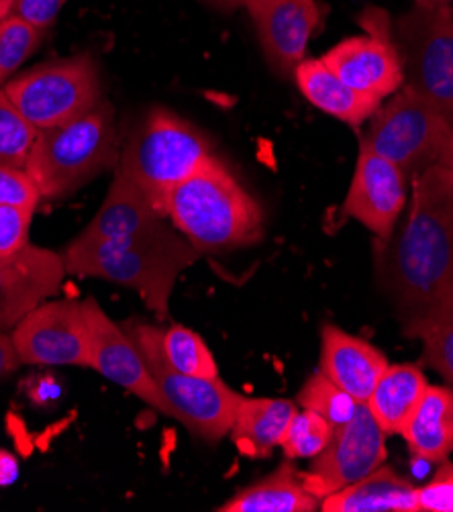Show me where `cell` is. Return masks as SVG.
Here are the masks:
<instances>
[{"label":"cell","mask_w":453,"mask_h":512,"mask_svg":"<svg viewBox=\"0 0 453 512\" xmlns=\"http://www.w3.org/2000/svg\"><path fill=\"white\" fill-rule=\"evenodd\" d=\"M382 272L409 337L453 311V170L433 166L413 178L411 213Z\"/></svg>","instance_id":"cell-1"},{"label":"cell","mask_w":453,"mask_h":512,"mask_svg":"<svg viewBox=\"0 0 453 512\" xmlns=\"http://www.w3.org/2000/svg\"><path fill=\"white\" fill-rule=\"evenodd\" d=\"M198 258L200 251L164 219L121 237L94 241L76 237L62 253L68 274L96 276L133 288L147 309L160 317H168L178 276Z\"/></svg>","instance_id":"cell-2"},{"label":"cell","mask_w":453,"mask_h":512,"mask_svg":"<svg viewBox=\"0 0 453 512\" xmlns=\"http://www.w3.org/2000/svg\"><path fill=\"white\" fill-rule=\"evenodd\" d=\"M166 217L200 253L245 247L264 235L260 204L217 158L170 192Z\"/></svg>","instance_id":"cell-3"},{"label":"cell","mask_w":453,"mask_h":512,"mask_svg":"<svg viewBox=\"0 0 453 512\" xmlns=\"http://www.w3.org/2000/svg\"><path fill=\"white\" fill-rule=\"evenodd\" d=\"M117 131L107 102L35 137L25 172L41 198H64L88 180L117 166Z\"/></svg>","instance_id":"cell-4"},{"label":"cell","mask_w":453,"mask_h":512,"mask_svg":"<svg viewBox=\"0 0 453 512\" xmlns=\"http://www.w3.org/2000/svg\"><path fill=\"white\" fill-rule=\"evenodd\" d=\"M209 139L166 109H151L123 147L117 170L166 217L170 192L213 160Z\"/></svg>","instance_id":"cell-5"},{"label":"cell","mask_w":453,"mask_h":512,"mask_svg":"<svg viewBox=\"0 0 453 512\" xmlns=\"http://www.w3.org/2000/svg\"><path fill=\"white\" fill-rule=\"evenodd\" d=\"M127 333L166 400L168 417L178 419L190 433L207 441L223 439L233 427L243 396L221 378H200L176 370L164 355L162 329L131 323Z\"/></svg>","instance_id":"cell-6"},{"label":"cell","mask_w":453,"mask_h":512,"mask_svg":"<svg viewBox=\"0 0 453 512\" xmlns=\"http://www.w3.org/2000/svg\"><path fill=\"white\" fill-rule=\"evenodd\" d=\"M374 117L360 145L396 164L407 180L433 166L453 170V123L431 102L402 86Z\"/></svg>","instance_id":"cell-7"},{"label":"cell","mask_w":453,"mask_h":512,"mask_svg":"<svg viewBox=\"0 0 453 512\" xmlns=\"http://www.w3.org/2000/svg\"><path fill=\"white\" fill-rule=\"evenodd\" d=\"M390 39L400 60L402 86L413 90L453 123V11L449 3L415 5Z\"/></svg>","instance_id":"cell-8"},{"label":"cell","mask_w":453,"mask_h":512,"mask_svg":"<svg viewBox=\"0 0 453 512\" xmlns=\"http://www.w3.org/2000/svg\"><path fill=\"white\" fill-rule=\"evenodd\" d=\"M5 92L37 131L64 125L100 102L98 72L90 56L37 66L13 80Z\"/></svg>","instance_id":"cell-9"},{"label":"cell","mask_w":453,"mask_h":512,"mask_svg":"<svg viewBox=\"0 0 453 512\" xmlns=\"http://www.w3.org/2000/svg\"><path fill=\"white\" fill-rule=\"evenodd\" d=\"M386 433L372 417L366 402H358L356 413L335 433L329 445L315 457L309 474L302 476L307 490L319 500L354 484L374 470L386 459Z\"/></svg>","instance_id":"cell-10"},{"label":"cell","mask_w":453,"mask_h":512,"mask_svg":"<svg viewBox=\"0 0 453 512\" xmlns=\"http://www.w3.org/2000/svg\"><path fill=\"white\" fill-rule=\"evenodd\" d=\"M11 341L21 364L90 368L88 329L78 300L41 302L11 329Z\"/></svg>","instance_id":"cell-11"},{"label":"cell","mask_w":453,"mask_h":512,"mask_svg":"<svg viewBox=\"0 0 453 512\" xmlns=\"http://www.w3.org/2000/svg\"><path fill=\"white\" fill-rule=\"evenodd\" d=\"M360 23L370 37H349L331 47L321 62L347 86L384 100L402 86L400 60L390 39V21L368 9Z\"/></svg>","instance_id":"cell-12"},{"label":"cell","mask_w":453,"mask_h":512,"mask_svg":"<svg viewBox=\"0 0 453 512\" xmlns=\"http://www.w3.org/2000/svg\"><path fill=\"white\" fill-rule=\"evenodd\" d=\"M82 311L88 329L90 368L129 390L149 406H154L156 411L168 415L166 400L162 398L154 378H151L131 335L113 323L92 298L82 302Z\"/></svg>","instance_id":"cell-13"},{"label":"cell","mask_w":453,"mask_h":512,"mask_svg":"<svg viewBox=\"0 0 453 512\" xmlns=\"http://www.w3.org/2000/svg\"><path fill=\"white\" fill-rule=\"evenodd\" d=\"M407 176L380 153L360 145V156L347 192L343 215L388 241L407 204Z\"/></svg>","instance_id":"cell-14"},{"label":"cell","mask_w":453,"mask_h":512,"mask_svg":"<svg viewBox=\"0 0 453 512\" xmlns=\"http://www.w3.org/2000/svg\"><path fill=\"white\" fill-rule=\"evenodd\" d=\"M243 7L258 29L270 66L280 74L296 72L321 23L317 0H243Z\"/></svg>","instance_id":"cell-15"},{"label":"cell","mask_w":453,"mask_h":512,"mask_svg":"<svg viewBox=\"0 0 453 512\" xmlns=\"http://www.w3.org/2000/svg\"><path fill=\"white\" fill-rule=\"evenodd\" d=\"M66 274L60 253L35 245L0 258V331L13 329L35 306L56 296Z\"/></svg>","instance_id":"cell-16"},{"label":"cell","mask_w":453,"mask_h":512,"mask_svg":"<svg viewBox=\"0 0 453 512\" xmlns=\"http://www.w3.org/2000/svg\"><path fill=\"white\" fill-rule=\"evenodd\" d=\"M388 366L386 355L374 345L339 327H323L321 372L351 398L366 402Z\"/></svg>","instance_id":"cell-17"},{"label":"cell","mask_w":453,"mask_h":512,"mask_svg":"<svg viewBox=\"0 0 453 512\" xmlns=\"http://www.w3.org/2000/svg\"><path fill=\"white\" fill-rule=\"evenodd\" d=\"M294 78L311 105L351 127H360L380 111V98L347 86L321 60H305Z\"/></svg>","instance_id":"cell-18"},{"label":"cell","mask_w":453,"mask_h":512,"mask_svg":"<svg viewBox=\"0 0 453 512\" xmlns=\"http://www.w3.org/2000/svg\"><path fill=\"white\" fill-rule=\"evenodd\" d=\"M325 512H419L417 488L390 468H378L366 478L321 500Z\"/></svg>","instance_id":"cell-19"},{"label":"cell","mask_w":453,"mask_h":512,"mask_svg":"<svg viewBox=\"0 0 453 512\" xmlns=\"http://www.w3.org/2000/svg\"><path fill=\"white\" fill-rule=\"evenodd\" d=\"M298 404L284 398L243 396L231 427V439L247 457H266L280 445Z\"/></svg>","instance_id":"cell-20"},{"label":"cell","mask_w":453,"mask_h":512,"mask_svg":"<svg viewBox=\"0 0 453 512\" xmlns=\"http://www.w3.org/2000/svg\"><path fill=\"white\" fill-rule=\"evenodd\" d=\"M427 388V378L417 366H388L366 404L380 429L386 435H396L402 433V429L411 421Z\"/></svg>","instance_id":"cell-21"},{"label":"cell","mask_w":453,"mask_h":512,"mask_svg":"<svg viewBox=\"0 0 453 512\" xmlns=\"http://www.w3.org/2000/svg\"><path fill=\"white\" fill-rule=\"evenodd\" d=\"M166 219L129 178L121 172H115V182L98 209L96 217L84 229L80 239H111L135 233L151 223Z\"/></svg>","instance_id":"cell-22"},{"label":"cell","mask_w":453,"mask_h":512,"mask_svg":"<svg viewBox=\"0 0 453 512\" xmlns=\"http://www.w3.org/2000/svg\"><path fill=\"white\" fill-rule=\"evenodd\" d=\"M321 500L313 496L302 476L290 462H284L268 478L251 484L227 500L221 512H313Z\"/></svg>","instance_id":"cell-23"},{"label":"cell","mask_w":453,"mask_h":512,"mask_svg":"<svg viewBox=\"0 0 453 512\" xmlns=\"http://www.w3.org/2000/svg\"><path fill=\"white\" fill-rule=\"evenodd\" d=\"M402 435L413 455L427 462L447 459L453 451V390L429 386Z\"/></svg>","instance_id":"cell-24"},{"label":"cell","mask_w":453,"mask_h":512,"mask_svg":"<svg viewBox=\"0 0 453 512\" xmlns=\"http://www.w3.org/2000/svg\"><path fill=\"white\" fill-rule=\"evenodd\" d=\"M162 349L176 370L200 378H219L215 357L198 333L180 325L170 327L162 331Z\"/></svg>","instance_id":"cell-25"},{"label":"cell","mask_w":453,"mask_h":512,"mask_svg":"<svg viewBox=\"0 0 453 512\" xmlns=\"http://www.w3.org/2000/svg\"><path fill=\"white\" fill-rule=\"evenodd\" d=\"M296 404L321 415L333 427H341L356 413L358 400L351 398L335 382H331L323 372L311 376L296 396Z\"/></svg>","instance_id":"cell-26"},{"label":"cell","mask_w":453,"mask_h":512,"mask_svg":"<svg viewBox=\"0 0 453 512\" xmlns=\"http://www.w3.org/2000/svg\"><path fill=\"white\" fill-rule=\"evenodd\" d=\"M37 129L19 113L5 90H0V166L25 170Z\"/></svg>","instance_id":"cell-27"},{"label":"cell","mask_w":453,"mask_h":512,"mask_svg":"<svg viewBox=\"0 0 453 512\" xmlns=\"http://www.w3.org/2000/svg\"><path fill=\"white\" fill-rule=\"evenodd\" d=\"M335 427L321 415L302 408L292 417L280 447L288 459H315L331 441Z\"/></svg>","instance_id":"cell-28"},{"label":"cell","mask_w":453,"mask_h":512,"mask_svg":"<svg viewBox=\"0 0 453 512\" xmlns=\"http://www.w3.org/2000/svg\"><path fill=\"white\" fill-rule=\"evenodd\" d=\"M43 39V29L9 15L0 21V84H3Z\"/></svg>","instance_id":"cell-29"},{"label":"cell","mask_w":453,"mask_h":512,"mask_svg":"<svg viewBox=\"0 0 453 512\" xmlns=\"http://www.w3.org/2000/svg\"><path fill=\"white\" fill-rule=\"evenodd\" d=\"M425 345V362L453 384V311L417 333Z\"/></svg>","instance_id":"cell-30"},{"label":"cell","mask_w":453,"mask_h":512,"mask_svg":"<svg viewBox=\"0 0 453 512\" xmlns=\"http://www.w3.org/2000/svg\"><path fill=\"white\" fill-rule=\"evenodd\" d=\"M31 219V209L0 204V258L13 255L21 251L25 245H29Z\"/></svg>","instance_id":"cell-31"},{"label":"cell","mask_w":453,"mask_h":512,"mask_svg":"<svg viewBox=\"0 0 453 512\" xmlns=\"http://www.w3.org/2000/svg\"><path fill=\"white\" fill-rule=\"evenodd\" d=\"M41 194L25 170L0 166V204L35 211Z\"/></svg>","instance_id":"cell-32"},{"label":"cell","mask_w":453,"mask_h":512,"mask_svg":"<svg viewBox=\"0 0 453 512\" xmlns=\"http://www.w3.org/2000/svg\"><path fill=\"white\" fill-rule=\"evenodd\" d=\"M419 512H453V468L439 472L427 486L417 488Z\"/></svg>","instance_id":"cell-33"},{"label":"cell","mask_w":453,"mask_h":512,"mask_svg":"<svg viewBox=\"0 0 453 512\" xmlns=\"http://www.w3.org/2000/svg\"><path fill=\"white\" fill-rule=\"evenodd\" d=\"M64 3L66 0H15L11 15L45 31L56 21Z\"/></svg>","instance_id":"cell-34"},{"label":"cell","mask_w":453,"mask_h":512,"mask_svg":"<svg viewBox=\"0 0 453 512\" xmlns=\"http://www.w3.org/2000/svg\"><path fill=\"white\" fill-rule=\"evenodd\" d=\"M21 364L15 345L11 341V333L0 331V380L17 370Z\"/></svg>","instance_id":"cell-35"},{"label":"cell","mask_w":453,"mask_h":512,"mask_svg":"<svg viewBox=\"0 0 453 512\" xmlns=\"http://www.w3.org/2000/svg\"><path fill=\"white\" fill-rule=\"evenodd\" d=\"M60 392L62 390L56 380H52L49 376H41V380H37L29 390V398L39 406H47L60 398Z\"/></svg>","instance_id":"cell-36"},{"label":"cell","mask_w":453,"mask_h":512,"mask_svg":"<svg viewBox=\"0 0 453 512\" xmlns=\"http://www.w3.org/2000/svg\"><path fill=\"white\" fill-rule=\"evenodd\" d=\"M19 476L17 457L9 451H0V486H9Z\"/></svg>","instance_id":"cell-37"},{"label":"cell","mask_w":453,"mask_h":512,"mask_svg":"<svg viewBox=\"0 0 453 512\" xmlns=\"http://www.w3.org/2000/svg\"><path fill=\"white\" fill-rule=\"evenodd\" d=\"M205 3H209L221 11H233L239 5H243V0H205Z\"/></svg>","instance_id":"cell-38"},{"label":"cell","mask_w":453,"mask_h":512,"mask_svg":"<svg viewBox=\"0 0 453 512\" xmlns=\"http://www.w3.org/2000/svg\"><path fill=\"white\" fill-rule=\"evenodd\" d=\"M13 5H15V0H0V21L7 19L11 15Z\"/></svg>","instance_id":"cell-39"},{"label":"cell","mask_w":453,"mask_h":512,"mask_svg":"<svg viewBox=\"0 0 453 512\" xmlns=\"http://www.w3.org/2000/svg\"><path fill=\"white\" fill-rule=\"evenodd\" d=\"M439 3H447V0H415V5H439Z\"/></svg>","instance_id":"cell-40"}]
</instances>
